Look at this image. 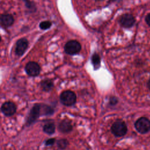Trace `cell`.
Wrapping results in <instances>:
<instances>
[{
	"instance_id": "obj_1",
	"label": "cell",
	"mask_w": 150,
	"mask_h": 150,
	"mask_svg": "<svg viewBox=\"0 0 150 150\" xmlns=\"http://www.w3.org/2000/svg\"><path fill=\"white\" fill-rule=\"evenodd\" d=\"M60 100L63 105L66 106H71L76 103V96L73 91L66 90L61 93Z\"/></svg>"
},
{
	"instance_id": "obj_2",
	"label": "cell",
	"mask_w": 150,
	"mask_h": 150,
	"mask_svg": "<svg viewBox=\"0 0 150 150\" xmlns=\"http://www.w3.org/2000/svg\"><path fill=\"white\" fill-rule=\"evenodd\" d=\"M112 133L116 137H122L125 135L127 132V127L125 123L121 120H117L112 125Z\"/></svg>"
},
{
	"instance_id": "obj_3",
	"label": "cell",
	"mask_w": 150,
	"mask_h": 150,
	"mask_svg": "<svg viewBox=\"0 0 150 150\" xmlns=\"http://www.w3.org/2000/svg\"><path fill=\"white\" fill-rule=\"evenodd\" d=\"M81 49V44L76 40H71L68 41L64 45V52L70 55L77 54Z\"/></svg>"
},
{
	"instance_id": "obj_4",
	"label": "cell",
	"mask_w": 150,
	"mask_h": 150,
	"mask_svg": "<svg viewBox=\"0 0 150 150\" xmlns=\"http://www.w3.org/2000/svg\"><path fill=\"white\" fill-rule=\"evenodd\" d=\"M136 129L141 134H145L150 130V121L145 117L139 118L135 123Z\"/></svg>"
},
{
	"instance_id": "obj_5",
	"label": "cell",
	"mask_w": 150,
	"mask_h": 150,
	"mask_svg": "<svg viewBox=\"0 0 150 150\" xmlns=\"http://www.w3.org/2000/svg\"><path fill=\"white\" fill-rule=\"evenodd\" d=\"M41 112V105L40 104H36L30 110L27 119V124L30 125L34 122L37 118L40 115Z\"/></svg>"
},
{
	"instance_id": "obj_6",
	"label": "cell",
	"mask_w": 150,
	"mask_h": 150,
	"mask_svg": "<svg viewBox=\"0 0 150 150\" xmlns=\"http://www.w3.org/2000/svg\"><path fill=\"white\" fill-rule=\"evenodd\" d=\"M25 71L26 73L30 76H37L39 75L40 67L39 64L35 62H28L25 66Z\"/></svg>"
},
{
	"instance_id": "obj_7",
	"label": "cell",
	"mask_w": 150,
	"mask_h": 150,
	"mask_svg": "<svg viewBox=\"0 0 150 150\" xmlns=\"http://www.w3.org/2000/svg\"><path fill=\"white\" fill-rule=\"evenodd\" d=\"M28 47V41L25 38H21L19 39L16 43L15 46V54L18 56H22Z\"/></svg>"
},
{
	"instance_id": "obj_8",
	"label": "cell",
	"mask_w": 150,
	"mask_h": 150,
	"mask_svg": "<svg viewBox=\"0 0 150 150\" xmlns=\"http://www.w3.org/2000/svg\"><path fill=\"white\" fill-rule=\"evenodd\" d=\"M1 111L6 116H11L13 115L16 111V105L11 101H6L2 104Z\"/></svg>"
},
{
	"instance_id": "obj_9",
	"label": "cell",
	"mask_w": 150,
	"mask_h": 150,
	"mask_svg": "<svg viewBox=\"0 0 150 150\" xmlns=\"http://www.w3.org/2000/svg\"><path fill=\"white\" fill-rule=\"evenodd\" d=\"M135 22L134 17L129 13H125L122 15L120 19L121 25L125 28L132 27Z\"/></svg>"
},
{
	"instance_id": "obj_10",
	"label": "cell",
	"mask_w": 150,
	"mask_h": 150,
	"mask_svg": "<svg viewBox=\"0 0 150 150\" xmlns=\"http://www.w3.org/2000/svg\"><path fill=\"white\" fill-rule=\"evenodd\" d=\"M14 22V18L11 14H1L0 17L1 26L4 28L11 26Z\"/></svg>"
},
{
	"instance_id": "obj_11",
	"label": "cell",
	"mask_w": 150,
	"mask_h": 150,
	"mask_svg": "<svg viewBox=\"0 0 150 150\" xmlns=\"http://www.w3.org/2000/svg\"><path fill=\"white\" fill-rule=\"evenodd\" d=\"M72 125L68 120H62L58 125L59 130L63 133H68L72 130Z\"/></svg>"
},
{
	"instance_id": "obj_12",
	"label": "cell",
	"mask_w": 150,
	"mask_h": 150,
	"mask_svg": "<svg viewBox=\"0 0 150 150\" xmlns=\"http://www.w3.org/2000/svg\"><path fill=\"white\" fill-rule=\"evenodd\" d=\"M42 88L45 91H49L53 87V83L51 80L46 79L43 80L40 83Z\"/></svg>"
},
{
	"instance_id": "obj_13",
	"label": "cell",
	"mask_w": 150,
	"mask_h": 150,
	"mask_svg": "<svg viewBox=\"0 0 150 150\" xmlns=\"http://www.w3.org/2000/svg\"><path fill=\"white\" fill-rule=\"evenodd\" d=\"M43 131L47 134H52L55 131V125L53 122H48L43 126Z\"/></svg>"
},
{
	"instance_id": "obj_14",
	"label": "cell",
	"mask_w": 150,
	"mask_h": 150,
	"mask_svg": "<svg viewBox=\"0 0 150 150\" xmlns=\"http://www.w3.org/2000/svg\"><path fill=\"white\" fill-rule=\"evenodd\" d=\"M91 62L95 70L98 69L100 66L101 59L99 55L97 53H94L91 56Z\"/></svg>"
},
{
	"instance_id": "obj_15",
	"label": "cell",
	"mask_w": 150,
	"mask_h": 150,
	"mask_svg": "<svg viewBox=\"0 0 150 150\" xmlns=\"http://www.w3.org/2000/svg\"><path fill=\"white\" fill-rule=\"evenodd\" d=\"M68 141L66 139H60L57 141V146L60 149H65L68 145Z\"/></svg>"
},
{
	"instance_id": "obj_16",
	"label": "cell",
	"mask_w": 150,
	"mask_h": 150,
	"mask_svg": "<svg viewBox=\"0 0 150 150\" xmlns=\"http://www.w3.org/2000/svg\"><path fill=\"white\" fill-rule=\"evenodd\" d=\"M42 113L44 115H51L53 113V110L52 107L48 106V105H44L43 107H42Z\"/></svg>"
},
{
	"instance_id": "obj_17",
	"label": "cell",
	"mask_w": 150,
	"mask_h": 150,
	"mask_svg": "<svg viewBox=\"0 0 150 150\" xmlns=\"http://www.w3.org/2000/svg\"><path fill=\"white\" fill-rule=\"evenodd\" d=\"M52 26V22L49 21H42L39 24V27L42 30H46L49 29Z\"/></svg>"
},
{
	"instance_id": "obj_18",
	"label": "cell",
	"mask_w": 150,
	"mask_h": 150,
	"mask_svg": "<svg viewBox=\"0 0 150 150\" xmlns=\"http://www.w3.org/2000/svg\"><path fill=\"white\" fill-rule=\"evenodd\" d=\"M22 1L25 2L26 6L28 9H29L30 10H32V11H33V10L35 11L36 10V8H35V5H33V3L31 2L29 0H22Z\"/></svg>"
},
{
	"instance_id": "obj_19",
	"label": "cell",
	"mask_w": 150,
	"mask_h": 150,
	"mask_svg": "<svg viewBox=\"0 0 150 150\" xmlns=\"http://www.w3.org/2000/svg\"><path fill=\"white\" fill-rule=\"evenodd\" d=\"M56 141L54 138H50L48 139L46 142H45V145H52L54 144V142Z\"/></svg>"
},
{
	"instance_id": "obj_20",
	"label": "cell",
	"mask_w": 150,
	"mask_h": 150,
	"mask_svg": "<svg viewBox=\"0 0 150 150\" xmlns=\"http://www.w3.org/2000/svg\"><path fill=\"white\" fill-rule=\"evenodd\" d=\"M117 99L115 98V97H111V98H110V104H111V105H115V104H117Z\"/></svg>"
},
{
	"instance_id": "obj_21",
	"label": "cell",
	"mask_w": 150,
	"mask_h": 150,
	"mask_svg": "<svg viewBox=\"0 0 150 150\" xmlns=\"http://www.w3.org/2000/svg\"><path fill=\"white\" fill-rule=\"evenodd\" d=\"M145 21H146V23L150 26V13L146 15V16L145 18Z\"/></svg>"
},
{
	"instance_id": "obj_22",
	"label": "cell",
	"mask_w": 150,
	"mask_h": 150,
	"mask_svg": "<svg viewBox=\"0 0 150 150\" xmlns=\"http://www.w3.org/2000/svg\"><path fill=\"white\" fill-rule=\"evenodd\" d=\"M148 88L150 89V80H149V81L148 83Z\"/></svg>"
},
{
	"instance_id": "obj_23",
	"label": "cell",
	"mask_w": 150,
	"mask_h": 150,
	"mask_svg": "<svg viewBox=\"0 0 150 150\" xmlns=\"http://www.w3.org/2000/svg\"><path fill=\"white\" fill-rule=\"evenodd\" d=\"M96 1H103V0H95Z\"/></svg>"
},
{
	"instance_id": "obj_24",
	"label": "cell",
	"mask_w": 150,
	"mask_h": 150,
	"mask_svg": "<svg viewBox=\"0 0 150 150\" xmlns=\"http://www.w3.org/2000/svg\"><path fill=\"white\" fill-rule=\"evenodd\" d=\"M112 1H116V0H112Z\"/></svg>"
}]
</instances>
